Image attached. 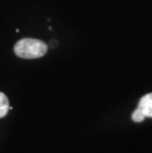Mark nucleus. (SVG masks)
Returning <instances> with one entry per match:
<instances>
[{
  "mask_svg": "<svg viewBox=\"0 0 152 153\" xmlns=\"http://www.w3.org/2000/svg\"><path fill=\"white\" fill-rule=\"evenodd\" d=\"M47 51V45L37 39H22L14 45V53L17 56L26 59H34L44 56Z\"/></svg>",
  "mask_w": 152,
  "mask_h": 153,
  "instance_id": "nucleus-1",
  "label": "nucleus"
},
{
  "mask_svg": "<svg viewBox=\"0 0 152 153\" xmlns=\"http://www.w3.org/2000/svg\"><path fill=\"white\" fill-rule=\"evenodd\" d=\"M137 108L143 113L145 118H152V93L146 94L142 97Z\"/></svg>",
  "mask_w": 152,
  "mask_h": 153,
  "instance_id": "nucleus-2",
  "label": "nucleus"
},
{
  "mask_svg": "<svg viewBox=\"0 0 152 153\" xmlns=\"http://www.w3.org/2000/svg\"><path fill=\"white\" fill-rule=\"evenodd\" d=\"M9 111V101L7 96L0 92V119L7 115Z\"/></svg>",
  "mask_w": 152,
  "mask_h": 153,
  "instance_id": "nucleus-3",
  "label": "nucleus"
},
{
  "mask_svg": "<svg viewBox=\"0 0 152 153\" xmlns=\"http://www.w3.org/2000/svg\"><path fill=\"white\" fill-rule=\"evenodd\" d=\"M131 119L135 123H141V122H143V120H144L145 116L143 115V113H142L139 109L136 108V109L134 110V112L132 113Z\"/></svg>",
  "mask_w": 152,
  "mask_h": 153,
  "instance_id": "nucleus-4",
  "label": "nucleus"
}]
</instances>
